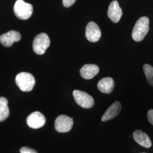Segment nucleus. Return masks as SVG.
<instances>
[{"mask_svg":"<svg viewBox=\"0 0 153 153\" xmlns=\"http://www.w3.org/2000/svg\"><path fill=\"white\" fill-rule=\"evenodd\" d=\"M133 137L135 141L143 147L149 148L152 146V141L150 138L143 131L137 130L134 131Z\"/></svg>","mask_w":153,"mask_h":153,"instance_id":"ddd939ff","label":"nucleus"},{"mask_svg":"<svg viewBox=\"0 0 153 153\" xmlns=\"http://www.w3.org/2000/svg\"><path fill=\"white\" fill-rule=\"evenodd\" d=\"M114 81L112 78L105 77L100 79L98 83L99 90L104 94H110L114 88Z\"/></svg>","mask_w":153,"mask_h":153,"instance_id":"4468645a","label":"nucleus"},{"mask_svg":"<svg viewBox=\"0 0 153 153\" xmlns=\"http://www.w3.org/2000/svg\"><path fill=\"white\" fill-rule=\"evenodd\" d=\"M21 153H37V152L33 149L28 147H23L20 149Z\"/></svg>","mask_w":153,"mask_h":153,"instance_id":"f3484780","label":"nucleus"},{"mask_svg":"<svg viewBox=\"0 0 153 153\" xmlns=\"http://www.w3.org/2000/svg\"><path fill=\"white\" fill-rule=\"evenodd\" d=\"M76 0H62V4L65 7H69L73 5Z\"/></svg>","mask_w":153,"mask_h":153,"instance_id":"a211bd4d","label":"nucleus"},{"mask_svg":"<svg viewBox=\"0 0 153 153\" xmlns=\"http://www.w3.org/2000/svg\"><path fill=\"white\" fill-rule=\"evenodd\" d=\"M49 45L50 40L48 35L45 33H39L33 41V50L38 55H43Z\"/></svg>","mask_w":153,"mask_h":153,"instance_id":"20e7f679","label":"nucleus"},{"mask_svg":"<svg viewBox=\"0 0 153 153\" xmlns=\"http://www.w3.org/2000/svg\"><path fill=\"white\" fill-rule=\"evenodd\" d=\"M8 100L4 97L0 98V122L5 120L9 115V109L7 105Z\"/></svg>","mask_w":153,"mask_h":153,"instance_id":"2eb2a0df","label":"nucleus"},{"mask_svg":"<svg viewBox=\"0 0 153 153\" xmlns=\"http://www.w3.org/2000/svg\"></svg>","mask_w":153,"mask_h":153,"instance_id":"aec40b11","label":"nucleus"},{"mask_svg":"<svg viewBox=\"0 0 153 153\" xmlns=\"http://www.w3.org/2000/svg\"><path fill=\"white\" fill-rule=\"evenodd\" d=\"M107 14L108 18L112 22L114 23L119 22L123 15V11L117 1H113L109 4Z\"/></svg>","mask_w":153,"mask_h":153,"instance_id":"9d476101","label":"nucleus"},{"mask_svg":"<svg viewBox=\"0 0 153 153\" xmlns=\"http://www.w3.org/2000/svg\"><path fill=\"white\" fill-rule=\"evenodd\" d=\"M149 30V19L147 16L140 18L136 23L131 33L133 39L139 42L143 40Z\"/></svg>","mask_w":153,"mask_h":153,"instance_id":"f257e3e1","label":"nucleus"},{"mask_svg":"<svg viewBox=\"0 0 153 153\" xmlns=\"http://www.w3.org/2000/svg\"><path fill=\"white\" fill-rule=\"evenodd\" d=\"M99 71L98 66L94 64H86L82 66L80 70V74L83 78L91 79L95 76Z\"/></svg>","mask_w":153,"mask_h":153,"instance_id":"f8f14e48","label":"nucleus"},{"mask_svg":"<svg viewBox=\"0 0 153 153\" xmlns=\"http://www.w3.org/2000/svg\"><path fill=\"white\" fill-rule=\"evenodd\" d=\"M73 95L77 104L82 108H90L94 104V100L91 96L84 91L76 90L73 91Z\"/></svg>","mask_w":153,"mask_h":153,"instance_id":"39448f33","label":"nucleus"},{"mask_svg":"<svg viewBox=\"0 0 153 153\" xmlns=\"http://www.w3.org/2000/svg\"><path fill=\"white\" fill-rule=\"evenodd\" d=\"M148 120L153 126V109H150L148 112Z\"/></svg>","mask_w":153,"mask_h":153,"instance_id":"6ab92c4d","label":"nucleus"},{"mask_svg":"<svg viewBox=\"0 0 153 153\" xmlns=\"http://www.w3.org/2000/svg\"><path fill=\"white\" fill-rule=\"evenodd\" d=\"M85 35L89 42L92 43L98 42L101 37V31L97 24L94 22H89L86 27Z\"/></svg>","mask_w":153,"mask_h":153,"instance_id":"0eeeda50","label":"nucleus"},{"mask_svg":"<svg viewBox=\"0 0 153 153\" xmlns=\"http://www.w3.org/2000/svg\"><path fill=\"white\" fill-rule=\"evenodd\" d=\"M27 124L33 129H39L45 124V118L44 115L38 111L33 112L27 118Z\"/></svg>","mask_w":153,"mask_h":153,"instance_id":"6e6552de","label":"nucleus"},{"mask_svg":"<svg viewBox=\"0 0 153 153\" xmlns=\"http://www.w3.org/2000/svg\"><path fill=\"white\" fill-rule=\"evenodd\" d=\"M21 39V33L14 30H11L0 36V42L5 47H11L14 42H18Z\"/></svg>","mask_w":153,"mask_h":153,"instance_id":"1a4fd4ad","label":"nucleus"},{"mask_svg":"<svg viewBox=\"0 0 153 153\" xmlns=\"http://www.w3.org/2000/svg\"><path fill=\"white\" fill-rule=\"evenodd\" d=\"M143 70L146 77V79L150 85L153 87V67L149 64H145Z\"/></svg>","mask_w":153,"mask_h":153,"instance_id":"dca6fc26","label":"nucleus"},{"mask_svg":"<svg viewBox=\"0 0 153 153\" xmlns=\"http://www.w3.org/2000/svg\"><path fill=\"white\" fill-rule=\"evenodd\" d=\"M73 126V119L66 115H60L58 116L55 120V129L60 133H65L70 131Z\"/></svg>","mask_w":153,"mask_h":153,"instance_id":"423d86ee","label":"nucleus"},{"mask_svg":"<svg viewBox=\"0 0 153 153\" xmlns=\"http://www.w3.org/2000/svg\"><path fill=\"white\" fill-rule=\"evenodd\" d=\"M14 12L18 19L27 20L33 14V5L23 0H16L14 6Z\"/></svg>","mask_w":153,"mask_h":153,"instance_id":"7ed1b4c3","label":"nucleus"},{"mask_svg":"<svg viewBox=\"0 0 153 153\" xmlns=\"http://www.w3.org/2000/svg\"><path fill=\"white\" fill-rule=\"evenodd\" d=\"M121 109V105L120 103L119 102H115L105 112L102 117V121H107L115 118L119 114Z\"/></svg>","mask_w":153,"mask_h":153,"instance_id":"9b49d317","label":"nucleus"},{"mask_svg":"<svg viewBox=\"0 0 153 153\" xmlns=\"http://www.w3.org/2000/svg\"><path fill=\"white\" fill-rule=\"evenodd\" d=\"M16 85L24 92L31 91L35 84V79L33 75L29 73L22 72L16 77Z\"/></svg>","mask_w":153,"mask_h":153,"instance_id":"f03ea898","label":"nucleus"}]
</instances>
